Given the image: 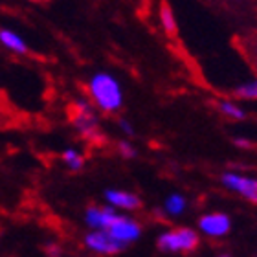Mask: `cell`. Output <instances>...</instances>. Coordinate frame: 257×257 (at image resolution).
<instances>
[{"mask_svg": "<svg viewBox=\"0 0 257 257\" xmlns=\"http://www.w3.org/2000/svg\"><path fill=\"white\" fill-rule=\"evenodd\" d=\"M88 94L105 112H116L123 105V92L118 79L107 72H99L88 83Z\"/></svg>", "mask_w": 257, "mask_h": 257, "instance_id": "obj_1", "label": "cell"}, {"mask_svg": "<svg viewBox=\"0 0 257 257\" xmlns=\"http://www.w3.org/2000/svg\"><path fill=\"white\" fill-rule=\"evenodd\" d=\"M198 246V233L191 228H177L162 233L158 239V248L162 252L178 253L193 252Z\"/></svg>", "mask_w": 257, "mask_h": 257, "instance_id": "obj_2", "label": "cell"}, {"mask_svg": "<svg viewBox=\"0 0 257 257\" xmlns=\"http://www.w3.org/2000/svg\"><path fill=\"white\" fill-rule=\"evenodd\" d=\"M72 121H74L75 128L79 131L85 138L96 140L99 138V123L92 107L85 101L74 103V112H72Z\"/></svg>", "mask_w": 257, "mask_h": 257, "instance_id": "obj_3", "label": "cell"}, {"mask_svg": "<svg viewBox=\"0 0 257 257\" xmlns=\"http://www.w3.org/2000/svg\"><path fill=\"white\" fill-rule=\"evenodd\" d=\"M220 180H222L226 189H230L250 202L257 204V178L241 175V173H224Z\"/></svg>", "mask_w": 257, "mask_h": 257, "instance_id": "obj_4", "label": "cell"}, {"mask_svg": "<svg viewBox=\"0 0 257 257\" xmlns=\"http://www.w3.org/2000/svg\"><path fill=\"white\" fill-rule=\"evenodd\" d=\"M86 248H90L92 252L103 253V255H112V253L121 252L127 244L118 241L116 237H112L107 230H94L85 237Z\"/></svg>", "mask_w": 257, "mask_h": 257, "instance_id": "obj_5", "label": "cell"}, {"mask_svg": "<svg viewBox=\"0 0 257 257\" xmlns=\"http://www.w3.org/2000/svg\"><path fill=\"white\" fill-rule=\"evenodd\" d=\"M231 228V220L226 213L215 211V213H206L198 219V230L202 231L204 235L219 239V237L228 235V231Z\"/></svg>", "mask_w": 257, "mask_h": 257, "instance_id": "obj_6", "label": "cell"}, {"mask_svg": "<svg viewBox=\"0 0 257 257\" xmlns=\"http://www.w3.org/2000/svg\"><path fill=\"white\" fill-rule=\"evenodd\" d=\"M107 231L112 237H116L118 241L128 244V242H133L138 239L140 233H142V228H140V224L136 222V220L128 219V217H123V215H118L116 220L107 228Z\"/></svg>", "mask_w": 257, "mask_h": 257, "instance_id": "obj_7", "label": "cell"}, {"mask_svg": "<svg viewBox=\"0 0 257 257\" xmlns=\"http://www.w3.org/2000/svg\"><path fill=\"white\" fill-rule=\"evenodd\" d=\"M116 217L118 213L114 211V208H90L86 211V222L94 230H107L116 220Z\"/></svg>", "mask_w": 257, "mask_h": 257, "instance_id": "obj_8", "label": "cell"}, {"mask_svg": "<svg viewBox=\"0 0 257 257\" xmlns=\"http://www.w3.org/2000/svg\"><path fill=\"white\" fill-rule=\"evenodd\" d=\"M108 204L114 206V208H121V209H138L142 206V200H140L134 193L128 191H119V189H108L105 193Z\"/></svg>", "mask_w": 257, "mask_h": 257, "instance_id": "obj_9", "label": "cell"}, {"mask_svg": "<svg viewBox=\"0 0 257 257\" xmlns=\"http://www.w3.org/2000/svg\"><path fill=\"white\" fill-rule=\"evenodd\" d=\"M0 43L4 44L8 50L17 52V54H26L28 52V44L22 41V37H19L11 30H0Z\"/></svg>", "mask_w": 257, "mask_h": 257, "instance_id": "obj_10", "label": "cell"}, {"mask_svg": "<svg viewBox=\"0 0 257 257\" xmlns=\"http://www.w3.org/2000/svg\"><path fill=\"white\" fill-rule=\"evenodd\" d=\"M160 22L167 35H175V33H177V21H175L173 10L169 8L167 2H162V6H160Z\"/></svg>", "mask_w": 257, "mask_h": 257, "instance_id": "obj_11", "label": "cell"}, {"mask_svg": "<svg viewBox=\"0 0 257 257\" xmlns=\"http://www.w3.org/2000/svg\"><path fill=\"white\" fill-rule=\"evenodd\" d=\"M184 209H186V198L182 195H178V193H173L169 195L166 200V211L173 217H178V215L184 213Z\"/></svg>", "mask_w": 257, "mask_h": 257, "instance_id": "obj_12", "label": "cell"}, {"mask_svg": "<svg viewBox=\"0 0 257 257\" xmlns=\"http://www.w3.org/2000/svg\"><path fill=\"white\" fill-rule=\"evenodd\" d=\"M219 110L231 119H244V116H246V112H244V110H242V108L233 101H220Z\"/></svg>", "mask_w": 257, "mask_h": 257, "instance_id": "obj_13", "label": "cell"}, {"mask_svg": "<svg viewBox=\"0 0 257 257\" xmlns=\"http://www.w3.org/2000/svg\"><path fill=\"white\" fill-rule=\"evenodd\" d=\"M63 160L64 164L70 167V169H81V166H83V156L77 153V151L74 149H66L63 153Z\"/></svg>", "mask_w": 257, "mask_h": 257, "instance_id": "obj_14", "label": "cell"}, {"mask_svg": "<svg viewBox=\"0 0 257 257\" xmlns=\"http://www.w3.org/2000/svg\"><path fill=\"white\" fill-rule=\"evenodd\" d=\"M118 147H119V153H121L125 158H134V156H136V149H134L128 142H119Z\"/></svg>", "mask_w": 257, "mask_h": 257, "instance_id": "obj_15", "label": "cell"}, {"mask_svg": "<svg viewBox=\"0 0 257 257\" xmlns=\"http://www.w3.org/2000/svg\"><path fill=\"white\" fill-rule=\"evenodd\" d=\"M119 127H121V131H123L125 134H128V136H131V134L134 133L133 127H131V125H128L127 121H125V119H121V121H119Z\"/></svg>", "mask_w": 257, "mask_h": 257, "instance_id": "obj_16", "label": "cell"}, {"mask_svg": "<svg viewBox=\"0 0 257 257\" xmlns=\"http://www.w3.org/2000/svg\"><path fill=\"white\" fill-rule=\"evenodd\" d=\"M235 145H237V147H248V145H250V142H248V140L237 138V140H235Z\"/></svg>", "mask_w": 257, "mask_h": 257, "instance_id": "obj_17", "label": "cell"}, {"mask_svg": "<svg viewBox=\"0 0 257 257\" xmlns=\"http://www.w3.org/2000/svg\"><path fill=\"white\" fill-rule=\"evenodd\" d=\"M33 2H41V0H33Z\"/></svg>", "mask_w": 257, "mask_h": 257, "instance_id": "obj_18", "label": "cell"}]
</instances>
